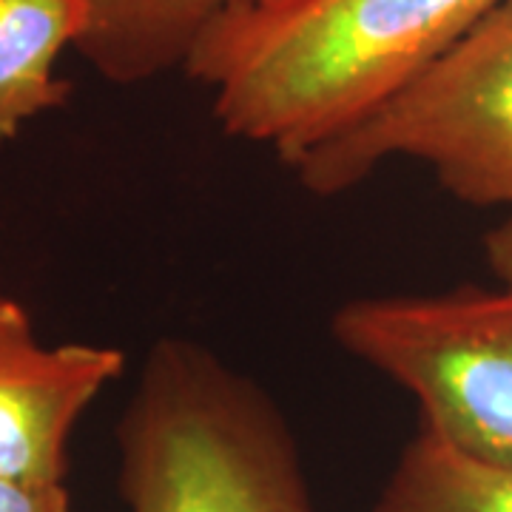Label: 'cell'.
Masks as SVG:
<instances>
[{"instance_id": "cell-1", "label": "cell", "mask_w": 512, "mask_h": 512, "mask_svg": "<svg viewBox=\"0 0 512 512\" xmlns=\"http://www.w3.org/2000/svg\"><path fill=\"white\" fill-rule=\"evenodd\" d=\"M504 0H265L214 23L185 77L225 134L282 163L353 126Z\"/></svg>"}, {"instance_id": "cell-2", "label": "cell", "mask_w": 512, "mask_h": 512, "mask_svg": "<svg viewBox=\"0 0 512 512\" xmlns=\"http://www.w3.org/2000/svg\"><path fill=\"white\" fill-rule=\"evenodd\" d=\"M117 450L128 512H313L274 399L194 339L151 345Z\"/></svg>"}, {"instance_id": "cell-3", "label": "cell", "mask_w": 512, "mask_h": 512, "mask_svg": "<svg viewBox=\"0 0 512 512\" xmlns=\"http://www.w3.org/2000/svg\"><path fill=\"white\" fill-rule=\"evenodd\" d=\"M390 160H416L456 200L512 208V0H504L382 106L291 163L336 197Z\"/></svg>"}, {"instance_id": "cell-4", "label": "cell", "mask_w": 512, "mask_h": 512, "mask_svg": "<svg viewBox=\"0 0 512 512\" xmlns=\"http://www.w3.org/2000/svg\"><path fill=\"white\" fill-rule=\"evenodd\" d=\"M348 356L404 387L421 430L512 470V285L350 299L330 319Z\"/></svg>"}, {"instance_id": "cell-5", "label": "cell", "mask_w": 512, "mask_h": 512, "mask_svg": "<svg viewBox=\"0 0 512 512\" xmlns=\"http://www.w3.org/2000/svg\"><path fill=\"white\" fill-rule=\"evenodd\" d=\"M123 367L117 348L40 345L23 305L0 316V478L63 484L74 424Z\"/></svg>"}, {"instance_id": "cell-6", "label": "cell", "mask_w": 512, "mask_h": 512, "mask_svg": "<svg viewBox=\"0 0 512 512\" xmlns=\"http://www.w3.org/2000/svg\"><path fill=\"white\" fill-rule=\"evenodd\" d=\"M89 26L77 40L83 57L103 80L117 86L148 83L183 72L205 32L228 15L265 0H86Z\"/></svg>"}, {"instance_id": "cell-7", "label": "cell", "mask_w": 512, "mask_h": 512, "mask_svg": "<svg viewBox=\"0 0 512 512\" xmlns=\"http://www.w3.org/2000/svg\"><path fill=\"white\" fill-rule=\"evenodd\" d=\"M89 26L86 0H0V143L26 120L63 109L72 83L55 63Z\"/></svg>"}, {"instance_id": "cell-8", "label": "cell", "mask_w": 512, "mask_h": 512, "mask_svg": "<svg viewBox=\"0 0 512 512\" xmlns=\"http://www.w3.org/2000/svg\"><path fill=\"white\" fill-rule=\"evenodd\" d=\"M373 512H512V470L461 456L419 427Z\"/></svg>"}, {"instance_id": "cell-9", "label": "cell", "mask_w": 512, "mask_h": 512, "mask_svg": "<svg viewBox=\"0 0 512 512\" xmlns=\"http://www.w3.org/2000/svg\"><path fill=\"white\" fill-rule=\"evenodd\" d=\"M0 512H72L63 484H20L0 478Z\"/></svg>"}, {"instance_id": "cell-10", "label": "cell", "mask_w": 512, "mask_h": 512, "mask_svg": "<svg viewBox=\"0 0 512 512\" xmlns=\"http://www.w3.org/2000/svg\"><path fill=\"white\" fill-rule=\"evenodd\" d=\"M484 256H487V265H490L495 279L512 285V217L498 222L493 231H487Z\"/></svg>"}, {"instance_id": "cell-11", "label": "cell", "mask_w": 512, "mask_h": 512, "mask_svg": "<svg viewBox=\"0 0 512 512\" xmlns=\"http://www.w3.org/2000/svg\"><path fill=\"white\" fill-rule=\"evenodd\" d=\"M18 305L20 302H15V299H9V296H3V293H0V316H6L9 311H15Z\"/></svg>"}]
</instances>
